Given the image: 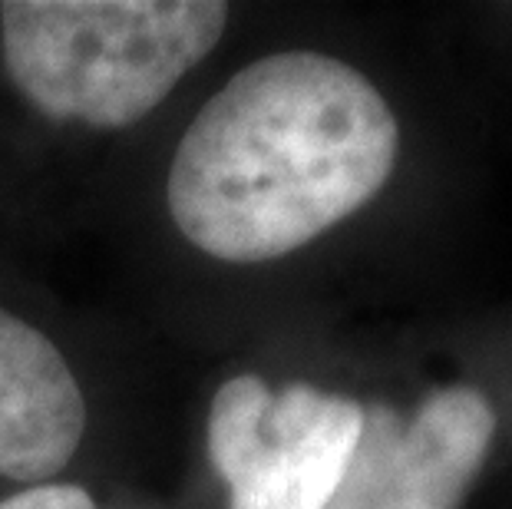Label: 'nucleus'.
<instances>
[{
    "instance_id": "3",
    "label": "nucleus",
    "mask_w": 512,
    "mask_h": 509,
    "mask_svg": "<svg viewBox=\"0 0 512 509\" xmlns=\"http://www.w3.org/2000/svg\"><path fill=\"white\" fill-rule=\"evenodd\" d=\"M364 430L357 400L311 384L271 394L255 374L225 381L209 410V457L228 509H324Z\"/></svg>"
},
{
    "instance_id": "1",
    "label": "nucleus",
    "mask_w": 512,
    "mask_h": 509,
    "mask_svg": "<svg viewBox=\"0 0 512 509\" xmlns=\"http://www.w3.org/2000/svg\"><path fill=\"white\" fill-rule=\"evenodd\" d=\"M400 126L361 70L314 50L238 70L179 139L169 215L219 262L291 255L394 176Z\"/></svg>"
},
{
    "instance_id": "5",
    "label": "nucleus",
    "mask_w": 512,
    "mask_h": 509,
    "mask_svg": "<svg viewBox=\"0 0 512 509\" xmlns=\"http://www.w3.org/2000/svg\"><path fill=\"white\" fill-rule=\"evenodd\" d=\"M86 400L47 334L0 308V476L43 483L73 460Z\"/></svg>"
},
{
    "instance_id": "2",
    "label": "nucleus",
    "mask_w": 512,
    "mask_h": 509,
    "mask_svg": "<svg viewBox=\"0 0 512 509\" xmlns=\"http://www.w3.org/2000/svg\"><path fill=\"white\" fill-rule=\"evenodd\" d=\"M225 24L222 0H7L0 50L43 116L123 129L209 57Z\"/></svg>"
},
{
    "instance_id": "4",
    "label": "nucleus",
    "mask_w": 512,
    "mask_h": 509,
    "mask_svg": "<svg viewBox=\"0 0 512 509\" xmlns=\"http://www.w3.org/2000/svg\"><path fill=\"white\" fill-rule=\"evenodd\" d=\"M493 433L496 410L476 387L430 394L407 420L364 407L361 440L324 509H460Z\"/></svg>"
},
{
    "instance_id": "6",
    "label": "nucleus",
    "mask_w": 512,
    "mask_h": 509,
    "mask_svg": "<svg viewBox=\"0 0 512 509\" xmlns=\"http://www.w3.org/2000/svg\"><path fill=\"white\" fill-rule=\"evenodd\" d=\"M0 509H100L90 493L76 483H37L30 490H20L7 500H0Z\"/></svg>"
}]
</instances>
